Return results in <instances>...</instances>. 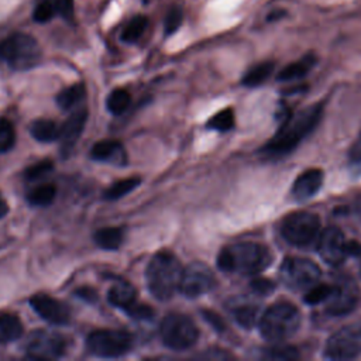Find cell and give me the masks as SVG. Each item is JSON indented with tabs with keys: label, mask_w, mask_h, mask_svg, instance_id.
Returning a JSON list of instances; mask_svg holds the SVG:
<instances>
[{
	"label": "cell",
	"mask_w": 361,
	"mask_h": 361,
	"mask_svg": "<svg viewBox=\"0 0 361 361\" xmlns=\"http://www.w3.org/2000/svg\"><path fill=\"white\" fill-rule=\"evenodd\" d=\"M323 103L312 104L290 116L286 121H283L275 137L264 147L262 152L269 157L285 155L290 152L317 127L323 116Z\"/></svg>",
	"instance_id": "cell-1"
},
{
	"label": "cell",
	"mask_w": 361,
	"mask_h": 361,
	"mask_svg": "<svg viewBox=\"0 0 361 361\" xmlns=\"http://www.w3.org/2000/svg\"><path fill=\"white\" fill-rule=\"evenodd\" d=\"M272 261L269 250L258 243L243 241L223 248L217 257V265L226 272L252 275L265 269Z\"/></svg>",
	"instance_id": "cell-2"
},
{
	"label": "cell",
	"mask_w": 361,
	"mask_h": 361,
	"mask_svg": "<svg viewBox=\"0 0 361 361\" xmlns=\"http://www.w3.org/2000/svg\"><path fill=\"white\" fill-rule=\"evenodd\" d=\"M182 275L183 267L180 261L169 251H159L147 267V286L158 300H168L179 290Z\"/></svg>",
	"instance_id": "cell-3"
},
{
	"label": "cell",
	"mask_w": 361,
	"mask_h": 361,
	"mask_svg": "<svg viewBox=\"0 0 361 361\" xmlns=\"http://www.w3.org/2000/svg\"><path fill=\"white\" fill-rule=\"evenodd\" d=\"M300 322V312L295 305L276 302L261 316L259 331L267 341L281 343L299 330Z\"/></svg>",
	"instance_id": "cell-4"
},
{
	"label": "cell",
	"mask_w": 361,
	"mask_h": 361,
	"mask_svg": "<svg viewBox=\"0 0 361 361\" xmlns=\"http://www.w3.org/2000/svg\"><path fill=\"white\" fill-rule=\"evenodd\" d=\"M41 47L25 32H14L0 41V59L14 71H28L41 61Z\"/></svg>",
	"instance_id": "cell-5"
},
{
	"label": "cell",
	"mask_w": 361,
	"mask_h": 361,
	"mask_svg": "<svg viewBox=\"0 0 361 361\" xmlns=\"http://www.w3.org/2000/svg\"><path fill=\"white\" fill-rule=\"evenodd\" d=\"M159 336L168 348L183 351L195 345L199 337V330L189 316L169 313L159 324Z\"/></svg>",
	"instance_id": "cell-6"
},
{
	"label": "cell",
	"mask_w": 361,
	"mask_h": 361,
	"mask_svg": "<svg viewBox=\"0 0 361 361\" xmlns=\"http://www.w3.org/2000/svg\"><path fill=\"white\" fill-rule=\"evenodd\" d=\"M86 347L97 357L116 358L133 348V337L124 330H94L87 336Z\"/></svg>",
	"instance_id": "cell-7"
},
{
	"label": "cell",
	"mask_w": 361,
	"mask_h": 361,
	"mask_svg": "<svg viewBox=\"0 0 361 361\" xmlns=\"http://www.w3.org/2000/svg\"><path fill=\"white\" fill-rule=\"evenodd\" d=\"M320 220L317 214L310 212H295L282 221L281 231L283 238L298 247H306L319 237Z\"/></svg>",
	"instance_id": "cell-8"
},
{
	"label": "cell",
	"mask_w": 361,
	"mask_h": 361,
	"mask_svg": "<svg viewBox=\"0 0 361 361\" xmlns=\"http://www.w3.org/2000/svg\"><path fill=\"white\" fill-rule=\"evenodd\" d=\"M324 355L330 360H351L361 355V322L337 330L327 340Z\"/></svg>",
	"instance_id": "cell-9"
},
{
	"label": "cell",
	"mask_w": 361,
	"mask_h": 361,
	"mask_svg": "<svg viewBox=\"0 0 361 361\" xmlns=\"http://www.w3.org/2000/svg\"><path fill=\"white\" fill-rule=\"evenodd\" d=\"M279 275L289 288L305 289L312 288L317 282L320 278V269L307 258L288 257L281 265Z\"/></svg>",
	"instance_id": "cell-10"
},
{
	"label": "cell",
	"mask_w": 361,
	"mask_h": 361,
	"mask_svg": "<svg viewBox=\"0 0 361 361\" xmlns=\"http://www.w3.org/2000/svg\"><path fill=\"white\" fill-rule=\"evenodd\" d=\"M66 350L65 338L48 330H35L24 341V351L32 358H58Z\"/></svg>",
	"instance_id": "cell-11"
},
{
	"label": "cell",
	"mask_w": 361,
	"mask_h": 361,
	"mask_svg": "<svg viewBox=\"0 0 361 361\" xmlns=\"http://www.w3.org/2000/svg\"><path fill=\"white\" fill-rule=\"evenodd\" d=\"M350 244L343 231L337 227L324 228L317 237V252L324 262L337 267L351 254Z\"/></svg>",
	"instance_id": "cell-12"
},
{
	"label": "cell",
	"mask_w": 361,
	"mask_h": 361,
	"mask_svg": "<svg viewBox=\"0 0 361 361\" xmlns=\"http://www.w3.org/2000/svg\"><path fill=\"white\" fill-rule=\"evenodd\" d=\"M216 283L212 269L203 262H192L183 269L179 290L190 299L199 298L213 289Z\"/></svg>",
	"instance_id": "cell-13"
},
{
	"label": "cell",
	"mask_w": 361,
	"mask_h": 361,
	"mask_svg": "<svg viewBox=\"0 0 361 361\" xmlns=\"http://www.w3.org/2000/svg\"><path fill=\"white\" fill-rule=\"evenodd\" d=\"M358 288L350 278H340L333 283L330 296L327 298L326 310L333 316H343L350 313L358 302Z\"/></svg>",
	"instance_id": "cell-14"
},
{
	"label": "cell",
	"mask_w": 361,
	"mask_h": 361,
	"mask_svg": "<svg viewBox=\"0 0 361 361\" xmlns=\"http://www.w3.org/2000/svg\"><path fill=\"white\" fill-rule=\"evenodd\" d=\"M30 305L35 313L51 324H66L71 319L69 307L55 298L44 293H37L30 298Z\"/></svg>",
	"instance_id": "cell-15"
},
{
	"label": "cell",
	"mask_w": 361,
	"mask_h": 361,
	"mask_svg": "<svg viewBox=\"0 0 361 361\" xmlns=\"http://www.w3.org/2000/svg\"><path fill=\"white\" fill-rule=\"evenodd\" d=\"M87 120V109L86 107H79L71 116L65 120V123L61 127V134H59V141H61V152L63 157H68L73 147L76 145L78 140L80 138L85 124Z\"/></svg>",
	"instance_id": "cell-16"
},
{
	"label": "cell",
	"mask_w": 361,
	"mask_h": 361,
	"mask_svg": "<svg viewBox=\"0 0 361 361\" xmlns=\"http://www.w3.org/2000/svg\"><path fill=\"white\" fill-rule=\"evenodd\" d=\"M323 178V172L316 168L302 172L292 186V197L298 202H305L313 197L322 188Z\"/></svg>",
	"instance_id": "cell-17"
},
{
	"label": "cell",
	"mask_w": 361,
	"mask_h": 361,
	"mask_svg": "<svg viewBox=\"0 0 361 361\" xmlns=\"http://www.w3.org/2000/svg\"><path fill=\"white\" fill-rule=\"evenodd\" d=\"M90 157L94 161L109 162L113 165H124L127 162L126 151L121 142L116 140H102L90 149Z\"/></svg>",
	"instance_id": "cell-18"
},
{
	"label": "cell",
	"mask_w": 361,
	"mask_h": 361,
	"mask_svg": "<svg viewBox=\"0 0 361 361\" xmlns=\"http://www.w3.org/2000/svg\"><path fill=\"white\" fill-rule=\"evenodd\" d=\"M316 63V56L313 54H307L303 55L300 59L286 65L278 75V80L282 82H290V80H296L300 79L303 76H306L310 69L314 66Z\"/></svg>",
	"instance_id": "cell-19"
},
{
	"label": "cell",
	"mask_w": 361,
	"mask_h": 361,
	"mask_svg": "<svg viewBox=\"0 0 361 361\" xmlns=\"http://www.w3.org/2000/svg\"><path fill=\"white\" fill-rule=\"evenodd\" d=\"M24 327L18 316L11 313L0 314V344H7L18 340L23 336Z\"/></svg>",
	"instance_id": "cell-20"
},
{
	"label": "cell",
	"mask_w": 361,
	"mask_h": 361,
	"mask_svg": "<svg viewBox=\"0 0 361 361\" xmlns=\"http://www.w3.org/2000/svg\"><path fill=\"white\" fill-rule=\"evenodd\" d=\"M107 299L113 306L124 310L126 307H128L131 303L137 300V292L133 285L127 282H118L110 288L107 293Z\"/></svg>",
	"instance_id": "cell-21"
},
{
	"label": "cell",
	"mask_w": 361,
	"mask_h": 361,
	"mask_svg": "<svg viewBox=\"0 0 361 361\" xmlns=\"http://www.w3.org/2000/svg\"><path fill=\"white\" fill-rule=\"evenodd\" d=\"M31 135L41 142H51L55 140H59L61 127L56 126L54 120L49 118H39L31 123L30 126Z\"/></svg>",
	"instance_id": "cell-22"
},
{
	"label": "cell",
	"mask_w": 361,
	"mask_h": 361,
	"mask_svg": "<svg viewBox=\"0 0 361 361\" xmlns=\"http://www.w3.org/2000/svg\"><path fill=\"white\" fill-rule=\"evenodd\" d=\"M93 240L103 250H117L123 244L124 230L120 227H104L93 234Z\"/></svg>",
	"instance_id": "cell-23"
},
{
	"label": "cell",
	"mask_w": 361,
	"mask_h": 361,
	"mask_svg": "<svg viewBox=\"0 0 361 361\" xmlns=\"http://www.w3.org/2000/svg\"><path fill=\"white\" fill-rule=\"evenodd\" d=\"M274 62L271 61H267V62H261V63H257L254 65L251 69H248L245 72V75L243 76L241 82L244 86H248V87H255V86H259L261 83H264L269 75L272 73L274 71Z\"/></svg>",
	"instance_id": "cell-24"
},
{
	"label": "cell",
	"mask_w": 361,
	"mask_h": 361,
	"mask_svg": "<svg viewBox=\"0 0 361 361\" xmlns=\"http://www.w3.org/2000/svg\"><path fill=\"white\" fill-rule=\"evenodd\" d=\"M231 312H233V316H234L235 322L240 326H243L244 329H251L257 322L258 307L254 303L237 302L235 305H233Z\"/></svg>",
	"instance_id": "cell-25"
},
{
	"label": "cell",
	"mask_w": 361,
	"mask_h": 361,
	"mask_svg": "<svg viewBox=\"0 0 361 361\" xmlns=\"http://www.w3.org/2000/svg\"><path fill=\"white\" fill-rule=\"evenodd\" d=\"M147 27H148V18L142 14H138V16L133 17L126 24V27L121 31L120 38H121V41H124L127 44H134L142 37Z\"/></svg>",
	"instance_id": "cell-26"
},
{
	"label": "cell",
	"mask_w": 361,
	"mask_h": 361,
	"mask_svg": "<svg viewBox=\"0 0 361 361\" xmlns=\"http://www.w3.org/2000/svg\"><path fill=\"white\" fill-rule=\"evenodd\" d=\"M85 94H86L85 85L75 83L59 92V94L56 96V104L63 110H69L73 106H76L85 97Z\"/></svg>",
	"instance_id": "cell-27"
},
{
	"label": "cell",
	"mask_w": 361,
	"mask_h": 361,
	"mask_svg": "<svg viewBox=\"0 0 361 361\" xmlns=\"http://www.w3.org/2000/svg\"><path fill=\"white\" fill-rule=\"evenodd\" d=\"M140 183H141L140 178H126V179L116 180L104 190V199L117 200L128 195L131 190H134Z\"/></svg>",
	"instance_id": "cell-28"
},
{
	"label": "cell",
	"mask_w": 361,
	"mask_h": 361,
	"mask_svg": "<svg viewBox=\"0 0 361 361\" xmlns=\"http://www.w3.org/2000/svg\"><path fill=\"white\" fill-rule=\"evenodd\" d=\"M56 195V188L52 183H42L37 188H34L28 196L27 200L31 206H48L52 203Z\"/></svg>",
	"instance_id": "cell-29"
},
{
	"label": "cell",
	"mask_w": 361,
	"mask_h": 361,
	"mask_svg": "<svg viewBox=\"0 0 361 361\" xmlns=\"http://www.w3.org/2000/svg\"><path fill=\"white\" fill-rule=\"evenodd\" d=\"M130 102H131V97L128 92H126L124 89H114L109 94L106 100V106L111 114L118 116L127 110V107L130 106Z\"/></svg>",
	"instance_id": "cell-30"
},
{
	"label": "cell",
	"mask_w": 361,
	"mask_h": 361,
	"mask_svg": "<svg viewBox=\"0 0 361 361\" xmlns=\"http://www.w3.org/2000/svg\"><path fill=\"white\" fill-rule=\"evenodd\" d=\"M207 128L216 130V131H228L234 127V113L231 109H224L217 111L213 117L209 118Z\"/></svg>",
	"instance_id": "cell-31"
},
{
	"label": "cell",
	"mask_w": 361,
	"mask_h": 361,
	"mask_svg": "<svg viewBox=\"0 0 361 361\" xmlns=\"http://www.w3.org/2000/svg\"><path fill=\"white\" fill-rule=\"evenodd\" d=\"M16 144V130L7 118H0V152L10 151Z\"/></svg>",
	"instance_id": "cell-32"
},
{
	"label": "cell",
	"mask_w": 361,
	"mask_h": 361,
	"mask_svg": "<svg viewBox=\"0 0 361 361\" xmlns=\"http://www.w3.org/2000/svg\"><path fill=\"white\" fill-rule=\"evenodd\" d=\"M183 20V11L182 8L173 6L172 8H169V11L165 14L164 18V31L165 35H172L173 32L178 31V28L180 27Z\"/></svg>",
	"instance_id": "cell-33"
},
{
	"label": "cell",
	"mask_w": 361,
	"mask_h": 361,
	"mask_svg": "<svg viewBox=\"0 0 361 361\" xmlns=\"http://www.w3.org/2000/svg\"><path fill=\"white\" fill-rule=\"evenodd\" d=\"M55 14H56V8H55L54 3L49 0L37 1L34 11H32V17L37 23H47V21L52 20Z\"/></svg>",
	"instance_id": "cell-34"
},
{
	"label": "cell",
	"mask_w": 361,
	"mask_h": 361,
	"mask_svg": "<svg viewBox=\"0 0 361 361\" xmlns=\"http://www.w3.org/2000/svg\"><path fill=\"white\" fill-rule=\"evenodd\" d=\"M331 289H333V285H313L303 299L309 305L324 303L330 296Z\"/></svg>",
	"instance_id": "cell-35"
},
{
	"label": "cell",
	"mask_w": 361,
	"mask_h": 361,
	"mask_svg": "<svg viewBox=\"0 0 361 361\" xmlns=\"http://www.w3.org/2000/svg\"><path fill=\"white\" fill-rule=\"evenodd\" d=\"M54 168V162L49 159H42L31 166H28L25 169V178L28 180H35L39 178H44L45 175H48Z\"/></svg>",
	"instance_id": "cell-36"
},
{
	"label": "cell",
	"mask_w": 361,
	"mask_h": 361,
	"mask_svg": "<svg viewBox=\"0 0 361 361\" xmlns=\"http://www.w3.org/2000/svg\"><path fill=\"white\" fill-rule=\"evenodd\" d=\"M298 357V351L295 347H288V345H278L272 348H267L264 351V358L267 360H293Z\"/></svg>",
	"instance_id": "cell-37"
},
{
	"label": "cell",
	"mask_w": 361,
	"mask_h": 361,
	"mask_svg": "<svg viewBox=\"0 0 361 361\" xmlns=\"http://www.w3.org/2000/svg\"><path fill=\"white\" fill-rule=\"evenodd\" d=\"M348 168H350V172L355 178L361 176V137L350 148V152H348Z\"/></svg>",
	"instance_id": "cell-38"
},
{
	"label": "cell",
	"mask_w": 361,
	"mask_h": 361,
	"mask_svg": "<svg viewBox=\"0 0 361 361\" xmlns=\"http://www.w3.org/2000/svg\"><path fill=\"white\" fill-rule=\"evenodd\" d=\"M124 312L137 320H151L154 317V310L144 305V303H137V300L134 303H131L128 307L124 309Z\"/></svg>",
	"instance_id": "cell-39"
},
{
	"label": "cell",
	"mask_w": 361,
	"mask_h": 361,
	"mask_svg": "<svg viewBox=\"0 0 361 361\" xmlns=\"http://www.w3.org/2000/svg\"><path fill=\"white\" fill-rule=\"evenodd\" d=\"M49 1L54 3L55 8H56V14L62 16L68 21L73 20V16H75L73 1L75 0H49Z\"/></svg>",
	"instance_id": "cell-40"
},
{
	"label": "cell",
	"mask_w": 361,
	"mask_h": 361,
	"mask_svg": "<svg viewBox=\"0 0 361 361\" xmlns=\"http://www.w3.org/2000/svg\"><path fill=\"white\" fill-rule=\"evenodd\" d=\"M252 289L261 295H267L274 289V283H271L268 279H255L251 283Z\"/></svg>",
	"instance_id": "cell-41"
},
{
	"label": "cell",
	"mask_w": 361,
	"mask_h": 361,
	"mask_svg": "<svg viewBox=\"0 0 361 361\" xmlns=\"http://www.w3.org/2000/svg\"><path fill=\"white\" fill-rule=\"evenodd\" d=\"M75 293H76V296H79L80 299H83L86 302H94L97 299V292L90 288H80Z\"/></svg>",
	"instance_id": "cell-42"
},
{
	"label": "cell",
	"mask_w": 361,
	"mask_h": 361,
	"mask_svg": "<svg viewBox=\"0 0 361 361\" xmlns=\"http://www.w3.org/2000/svg\"><path fill=\"white\" fill-rule=\"evenodd\" d=\"M203 314H204V319H206L207 322H210L212 326H214V329H217V330H221V329H223V323H221V320L219 319L217 314H214V313H212V312H203Z\"/></svg>",
	"instance_id": "cell-43"
},
{
	"label": "cell",
	"mask_w": 361,
	"mask_h": 361,
	"mask_svg": "<svg viewBox=\"0 0 361 361\" xmlns=\"http://www.w3.org/2000/svg\"><path fill=\"white\" fill-rule=\"evenodd\" d=\"M8 213V204L0 195V219H3Z\"/></svg>",
	"instance_id": "cell-44"
},
{
	"label": "cell",
	"mask_w": 361,
	"mask_h": 361,
	"mask_svg": "<svg viewBox=\"0 0 361 361\" xmlns=\"http://www.w3.org/2000/svg\"><path fill=\"white\" fill-rule=\"evenodd\" d=\"M283 16V11L282 10H278L276 13H271V14H268V20H275V18H281Z\"/></svg>",
	"instance_id": "cell-45"
},
{
	"label": "cell",
	"mask_w": 361,
	"mask_h": 361,
	"mask_svg": "<svg viewBox=\"0 0 361 361\" xmlns=\"http://www.w3.org/2000/svg\"><path fill=\"white\" fill-rule=\"evenodd\" d=\"M142 1H144V3H148V0H142Z\"/></svg>",
	"instance_id": "cell-46"
},
{
	"label": "cell",
	"mask_w": 361,
	"mask_h": 361,
	"mask_svg": "<svg viewBox=\"0 0 361 361\" xmlns=\"http://www.w3.org/2000/svg\"><path fill=\"white\" fill-rule=\"evenodd\" d=\"M360 269H361V264H360Z\"/></svg>",
	"instance_id": "cell-47"
}]
</instances>
